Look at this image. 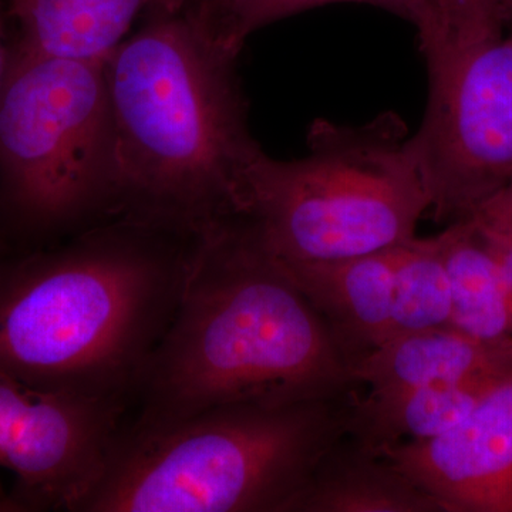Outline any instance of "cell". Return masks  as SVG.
<instances>
[{
  "label": "cell",
  "instance_id": "6da1fadb",
  "mask_svg": "<svg viewBox=\"0 0 512 512\" xmlns=\"http://www.w3.org/2000/svg\"><path fill=\"white\" fill-rule=\"evenodd\" d=\"M201 234L117 215L0 259V369L128 409Z\"/></svg>",
  "mask_w": 512,
  "mask_h": 512
},
{
  "label": "cell",
  "instance_id": "7a4b0ae2",
  "mask_svg": "<svg viewBox=\"0 0 512 512\" xmlns=\"http://www.w3.org/2000/svg\"><path fill=\"white\" fill-rule=\"evenodd\" d=\"M356 384L319 313L237 215L198 239L128 421L163 423L229 404L342 399Z\"/></svg>",
  "mask_w": 512,
  "mask_h": 512
},
{
  "label": "cell",
  "instance_id": "3957f363",
  "mask_svg": "<svg viewBox=\"0 0 512 512\" xmlns=\"http://www.w3.org/2000/svg\"><path fill=\"white\" fill-rule=\"evenodd\" d=\"M148 15L104 62L120 215L201 234L239 215L265 153L249 127L241 50L187 10Z\"/></svg>",
  "mask_w": 512,
  "mask_h": 512
},
{
  "label": "cell",
  "instance_id": "277c9868",
  "mask_svg": "<svg viewBox=\"0 0 512 512\" xmlns=\"http://www.w3.org/2000/svg\"><path fill=\"white\" fill-rule=\"evenodd\" d=\"M348 397L124 421L77 512H296L320 461L349 434Z\"/></svg>",
  "mask_w": 512,
  "mask_h": 512
},
{
  "label": "cell",
  "instance_id": "5b68a950",
  "mask_svg": "<svg viewBox=\"0 0 512 512\" xmlns=\"http://www.w3.org/2000/svg\"><path fill=\"white\" fill-rule=\"evenodd\" d=\"M309 153L252 165L239 217L282 262L353 258L416 237L430 200L399 114L346 126L313 121Z\"/></svg>",
  "mask_w": 512,
  "mask_h": 512
},
{
  "label": "cell",
  "instance_id": "8992f818",
  "mask_svg": "<svg viewBox=\"0 0 512 512\" xmlns=\"http://www.w3.org/2000/svg\"><path fill=\"white\" fill-rule=\"evenodd\" d=\"M120 215L104 62L12 43L0 93V235L55 244Z\"/></svg>",
  "mask_w": 512,
  "mask_h": 512
},
{
  "label": "cell",
  "instance_id": "52a82bcc",
  "mask_svg": "<svg viewBox=\"0 0 512 512\" xmlns=\"http://www.w3.org/2000/svg\"><path fill=\"white\" fill-rule=\"evenodd\" d=\"M429 101L412 141L431 217H473L512 181V36L424 53Z\"/></svg>",
  "mask_w": 512,
  "mask_h": 512
},
{
  "label": "cell",
  "instance_id": "ba28073f",
  "mask_svg": "<svg viewBox=\"0 0 512 512\" xmlns=\"http://www.w3.org/2000/svg\"><path fill=\"white\" fill-rule=\"evenodd\" d=\"M127 410L0 369V467L15 476L18 511H79Z\"/></svg>",
  "mask_w": 512,
  "mask_h": 512
},
{
  "label": "cell",
  "instance_id": "9c48e42d",
  "mask_svg": "<svg viewBox=\"0 0 512 512\" xmlns=\"http://www.w3.org/2000/svg\"><path fill=\"white\" fill-rule=\"evenodd\" d=\"M446 512H512V372L453 429L380 448Z\"/></svg>",
  "mask_w": 512,
  "mask_h": 512
},
{
  "label": "cell",
  "instance_id": "30bf717a",
  "mask_svg": "<svg viewBox=\"0 0 512 512\" xmlns=\"http://www.w3.org/2000/svg\"><path fill=\"white\" fill-rule=\"evenodd\" d=\"M394 247L335 261L288 264L278 259L352 369L392 338Z\"/></svg>",
  "mask_w": 512,
  "mask_h": 512
},
{
  "label": "cell",
  "instance_id": "8fae6325",
  "mask_svg": "<svg viewBox=\"0 0 512 512\" xmlns=\"http://www.w3.org/2000/svg\"><path fill=\"white\" fill-rule=\"evenodd\" d=\"M369 392L495 379L512 372V338L480 340L453 326L393 336L353 365Z\"/></svg>",
  "mask_w": 512,
  "mask_h": 512
},
{
  "label": "cell",
  "instance_id": "7c38bea8",
  "mask_svg": "<svg viewBox=\"0 0 512 512\" xmlns=\"http://www.w3.org/2000/svg\"><path fill=\"white\" fill-rule=\"evenodd\" d=\"M19 45L42 55L106 62L140 13L177 0H6Z\"/></svg>",
  "mask_w": 512,
  "mask_h": 512
},
{
  "label": "cell",
  "instance_id": "4fadbf2b",
  "mask_svg": "<svg viewBox=\"0 0 512 512\" xmlns=\"http://www.w3.org/2000/svg\"><path fill=\"white\" fill-rule=\"evenodd\" d=\"M296 512H446L389 461L345 437L320 461Z\"/></svg>",
  "mask_w": 512,
  "mask_h": 512
},
{
  "label": "cell",
  "instance_id": "5bb4252c",
  "mask_svg": "<svg viewBox=\"0 0 512 512\" xmlns=\"http://www.w3.org/2000/svg\"><path fill=\"white\" fill-rule=\"evenodd\" d=\"M501 377L355 397L350 400L349 436L375 454L403 439H434L460 423Z\"/></svg>",
  "mask_w": 512,
  "mask_h": 512
},
{
  "label": "cell",
  "instance_id": "9a60e30c",
  "mask_svg": "<svg viewBox=\"0 0 512 512\" xmlns=\"http://www.w3.org/2000/svg\"><path fill=\"white\" fill-rule=\"evenodd\" d=\"M451 288L450 326L480 340L512 338V302L471 218L440 234Z\"/></svg>",
  "mask_w": 512,
  "mask_h": 512
},
{
  "label": "cell",
  "instance_id": "2e32d148",
  "mask_svg": "<svg viewBox=\"0 0 512 512\" xmlns=\"http://www.w3.org/2000/svg\"><path fill=\"white\" fill-rule=\"evenodd\" d=\"M451 288L441 237L394 247L393 336L450 326Z\"/></svg>",
  "mask_w": 512,
  "mask_h": 512
},
{
  "label": "cell",
  "instance_id": "e0dca14e",
  "mask_svg": "<svg viewBox=\"0 0 512 512\" xmlns=\"http://www.w3.org/2000/svg\"><path fill=\"white\" fill-rule=\"evenodd\" d=\"M335 2L370 3L409 20L419 33L420 46L427 45L433 37L431 0H228L215 30L229 45L242 50L248 37L269 23Z\"/></svg>",
  "mask_w": 512,
  "mask_h": 512
},
{
  "label": "cell",
  "instance_id": "ac0fdd59",
  "mask_svg": "<svg viewBox=\"0 0 512 512\" xmlns=\"http://www.w3.org/2000/svg\"><path fill=\"white\" fill-rule=\"evenodd\" d=\"M431 6L434 33L423 53L497 39L512 19V0H431Z\"/></svg>",
  "mask_w": 512,
  "mask_h": 512
},
{
  "label": "cell",
  "instance_id": "d6986e66",
  "mask_svg": "<svg viewBox=\"0 0 512 512\" xmlns=\"http://www.w3.org/2000/svg\"><path fill=\"white\" fill-rule=\"evenodd\" d=\"M470 218L512 238V181L490 200L485 201Z\"/></svg>",
  "mask_w": 512,
  "mask_h": 512
},
{
  "label": "cell",
  "instance_id": "ffe728a7",
  "mask_svg": "<svg viewBox=\"0 0 512 512\" xmlns=\"http://www.w3.org/2000/svg\"><path fill=\"white\" fill-rule=\"evenodd\" d=\"M473 221L476 224L481 241L484 242L485 247L493 255L495 262H497L498 269H500L501 276H503L505 288H507L512 302V238L484 227L483 224L476 220Z\"/></svg>",
  "mask_w": 512,
  "mask_h": 512
},
{
  "label": "cell",
  "instance_id": "44dd1931",
  "mask_svg": "<svg viewBox=\"0 0 512 512\" xmlns=\"http://www.w3.org/2000/svg\"><path fill=\"white\" fill-rule=\"evenodd\" d=\"M178 8L194 13L215 29L228 0H177Z\"/></svg>",
  "mask_w": 512,
  "mask_h": 512
},
{
  "label": "cell",
  "instance_id": "7402d4cb",
  "mask_svg": "<svg viewBox=\"0 0 512 512\" xmlns=\"http://www.w3.org/2000/svg\"><path fill=\"white\" fill-rule=\"evenodd\" d=\"M8 15V3H6V0H0V93H2L3 84H5L10 53H12V45L9 43L8 29H6Z\"/></svg>",
  "mask_w": 512,
  "mask_h": 512
},
{
  "label": "cell",
  "instance_id": "603a6c76",
  "mask_svg": "<svg viewBox=\"0 0 512 512\" xmlns=\"http://www.w3.org/2000/svg\"><path fill=\"white\" fill-rule=\"evenodd\" d=\"M3 256H6L5 242H3L2 237H0V259H2Z\"/></svg>",
  "mask_w": 512,
  "mask_h": 512
},
{
  "label": "cell",
  "instance_id": "cb8c5ba5",
  "mask_svg": "<svg viewBox=\"0 0 512 512\" xmlns=\"http://www.w3.org/2000/svg\"><path fill=\"white\" fill-rule=\"evenodd\" d=\"M507 33H508V35L512 36V19H511L510 25H508Z\"/></svg>",
  "mask_w": 512,
  "mask_h": 512
}]
</instances>
